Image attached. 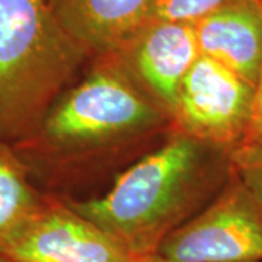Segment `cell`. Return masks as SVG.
Wrapping results in <instances>:
<instances>
[{"mask_svg": "<svg viewBox=\"0 0 262 262\" xmlns=\"http://www.w3.org/2000/svg\"><path fill=\"white\" fill-rule=\"evenodd\" d=\"M200 54L214 60L251 84L262 66V3L242 0L192 25Z\"/></svg>", "mask_w": 262, "mask_h": 262, "instance_id": "ba28073f", "label": "cell"}, {"mask_svg": "<svg viewBox=\"0 0 262 262\" xmlns=\"http://www.w3.org/2000/svg\"><path fill=\"white\" fill-rule=\"evenodd\" d=\"M255 86L200 56L179 88L172 130L233 151L245 140Z\"/></svg>", "mask_w": 262, "mask_h": 262, "instance_id": "8992f818", "label": "cell"}, {"mask_svg": "<svg viewBox=\"0 0 262 262\" xmlns=\"http://www.w3.org/2000/svg\"><path fill=\"white\" fill-rule=\"evenodd\" d=\"M0 255L16 262H139L137 258L70 206L48 194L42 204L0 246Z\"/></svg>", "mask_w": 262, "mask_h": 262, "instance_id": "5b68a950", "label": "cell"}, {"mask_svg": "<svg viewBox=\"0 0 262 262\" xmlns=\"http://www.w3.org/2000/svg\"><path fill=\"white\" fill-rule=\"evenodd\" d=\"M156 0H48L57 20L86 54L113 53L150 19Z\"/></svg>", "mask_w": 262, "mask_h": 262, "instance_id": "9c48e42d", "label": "cell"}, {"mask_svg": "<svg viewBox=\"0 0 262 262\" xmlns=\"http://www.w3.org/2000/svg\"><path fill=\"white\" fill-rule=\"evenodd\" d=\"M237 2L242 0H156L150 13V19L194 25L215 10L223 9Z\"/></svg>", "mask_w": 262, "mask_h": 262, "instance_id": "8fae6325", "label": "cell"}, {"mask_svg": "<svg viewBox=\"0 0 262 262\" xmlns=\"http://www.w3.org/2000/svg\"><path fill=\"white\" fill-rule=\"evenodd\" d=\"M139 262H155V261H153V259H151V256H150V258H144V259H140Z\"/></svg>", "mask_w": 262, "mask_h": 262, "instance_id": "9a60e30c", "label": "cell"}, {"mask_svg": "<svg viewBox=\"0 0 262 262\" xmlns=\"http://www.w3.org/2000/svg\"><path fill=\"white\" fill-rule=\"evenodd\" d=\"M89 60L48 0H0V141L27 137Z\"/></svg>", "mask_w": 262, "mask_h": 262, "instance_id": "3957f363", "label": "cell"}, {"mask_svg": "<svg viewBox=\"0 0 262 262\" xmlns=\"http://www.w3.org/2000/svg\"><path fill=\"white\" fill-rule=\"evenodd\" d=\"M15 147L0 141V246L46 200Z\"/></svg>", "mask_w": 262, "mask_h": 262, "instance_id": "30bf717a", "label": "cell"}, {"mask_svg": "<svg viewBox=\"0 0 262 262\" xmlns=\"http://www.w3.org/2000/svg\"><path fill=\"white\" fill-rule=\"evenodd\" d=\"M255 144H262V66L256 84H255L248 130L245 134L244 143L241 146H255Z\"/></svg>", "mask_w": 262, "mask_h": 262, "instance_id": "4fadbf2b", "label": "cell"}, {"mask_svg": "<svg viewBox=\"0 0 262 262\" xmlns=\"http://www.w3.org/2000/svg\"><path fill=\"white\" fill-rule=\"evenodd\" d=\"M155 262H262V204L232 175L208 206L159 245Z\"/></svg>", "mask_w": 262, "mask_h": 262, "instance_id": "277c9868", "label": "cell"}, {"mask_svg": "<svg viewBox=\"0 0 262 262\" xmlns=\"http://www.w3.org/2000/svg\"><path fill=\"white\" fill-rule=\"evenodd\" d=\"M259 2H261V3H262V0H259Z\"/></svg>", "mask_w": 262, "mask_h": 262, "instance_id": "2e32d148", "label": "cell"}, {"mask_svg": "<svg viewBox=\"0 0 262 262\" xmlns=\"http://www.w3.org/2000/svg\"><path fill=\"white\" fill-rule=\"evenodd\" d=\"M232 162L234 175L262 204V144L234 149Z\"/></svg>", "mask_w": 262, "mask_h": 262, "instance_id": "7c38bea8", "label": "cell"}, {"mask_svg": "<svg viewBox=\"0 0 262 262\" xmlns=\"http://www.w3.org/2000/svg\"><path fill=\"white\" fill-rule=\"evenodd\" d=\"M0 262H16V261H13V259H9V258H6V256L0 255Z\"/></svg>", "mask_w": 262, "mask_h": 262, "instance_id": "5bb4252c", "label": "cell"}, {"mask_svg": "<svg viewBox=\"0 0 262 262\" xmlns=\"http://www.w3.org/2000/svg\"><path fill=\"white\" fill-rule=\"evenodd\" d=\"M170 131V118L108 53L91 58L37 127L12 146L44 192L75 196L117 178Z\"/></svg>", "mask_w": 262, "mask_h": 262, "instance_id": "6da1fadb", "label": "cell"}, {"mask_svg": "<svg viewBox=\"0 0 262 262\" xmlns=\"http://www.w3.org/2000/svg\"><path fill=\"white\" fill-rule=\"evenodd\" d=\"M111 54L134 86L172 121L181 83L201 56L194 27L150 19Z\"/></svg>", "mask_w": 262, "mask_h": 262, "instance_id": "52a82bcc", "label": "cell"}, {"mask_svg": "<svg viewBox=\"0 0 262 262\" xmlns=\"http://www.w3.org/2000/svg\"><path fill=\"white\" fill-rule=\"evenodd\" d=\"M232 175V150L172 130L102 195L64 198L134 256L150 258L222 192Z\"/></svg>", "mask_w": 262, "mask_h": 262, "instance_id": "7a4b0ae2", "label": "cell"}]
</instances>
